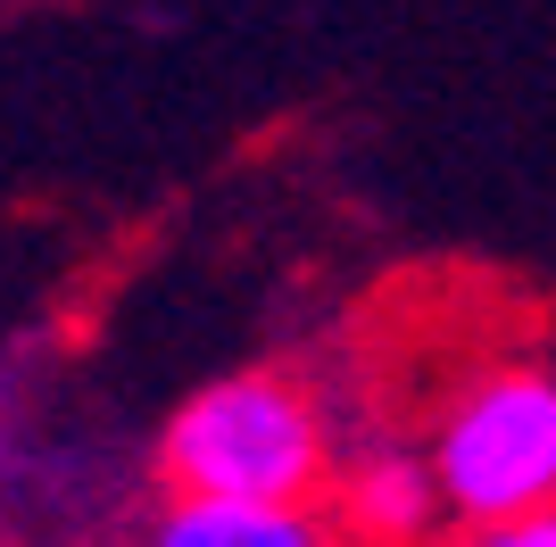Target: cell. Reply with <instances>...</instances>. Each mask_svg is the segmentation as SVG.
I'll use <instances>...</instances> for the list:
<instances>
[{
    "mask_svg": "<svg viewBox=\"0 0 556 547\" xmlns=\"http://www.w3.org/2000/svg\"><path fill=\"white\" fill-rule=\"evenodd\" d=\"M159 473L175 498L307 506L325 489V415L291 373H225L175 407Z\"/></svg>",
    "mask_w": 556,
    "mask_h": 547,
    "instance_id": "obj_1",
    "label": "cell"
},
{
    "mask_svg": "<svg viewBox=\"0 0 556 547\" xmlns=\"http://www.w3.org/2000/svg\"><path fill=\"white\" fill-rule=\"evenodd\" d=\"M432 514H448V498L432 465H416V456H366L341 481V523L366 547H416L432 531Z\"/></svg>",
    "mask_w": 556,
    "mask_h": 547,
    "instance_id": "obj_3",
    "label": "cell"
},
{
    "mask_svg": "<svg viewBox=\"0 0 556 547\" xmlns=\"http://www.w3.org/2000/svg\"><path fill=\"white\" fill-rule=\"evenodd\" d=\"M150 547H325L307 506L266 498H175L150 531Z\"/></svg>",
    "mask_w": 556,
    "mask_h": 547,
    "instance_id": "obj_4",
    "label": "cell"
},
{
    "mask_svg": "<svg viewBox=\"0 0 556 547\" xmlns=\"http://www.w3.org/2000/svg\"><path fill=\"white\" fill-rule=\"evenodd\" d=\"M448 547H556V506H532V514H490V523H465Z\"/></svg>",
    "mask_w": 556,
    "mask_h": 547,
    "instance_id": "obj_5",
    "label": "cell"
},
{
    "mask_svg": "<svg viewBox=\"0 0 556 547\" xmlns=\"http://www.w3.org/2000/svg\"><path fill=\"white\" fill-rule=\"evenodd\" d=\"M432 481L448 514L490 523V514H532L556 506V373L548 365H498L441 415L432 440Z\"/></svg>",
    "mask_w": 556,
    "mask_h": 547,
    "instance_id": "obj_2",
    "label": "cell"
}]
</instances>
